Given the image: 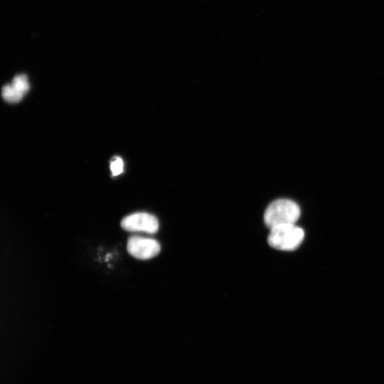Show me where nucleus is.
<instances>
[{
    "label": "nucleus",
    "mask_w": 384,
    "mask_h": 384,
    "mask_svg": "<svg viewBox=\"0 0 384 384\" xmlns=\"http://www.w3.org/2000/svg\"><path fill=\"white\" fill-rule=\"evenodd\" d=\"M300 207L293 201L286 199L272 203L264 214V222L271 229L286 225H295L300 218Z\"/></svg>",
    "instance_id": "f257e3e1"
},
{
    "label": "nucleus",
    "mask_w": 384,
    "mask_h": 384,
    "mask_svg": "<svg viewBox=\"0 0 384 384\" xmlns=\"http://www.w3.org/2000/svg\"><path fill=\"white\" fill-rule=\"evenodd\" d=\"M304 231L295 225H286L271 229L268 238L269 244L281 251H293L302 244Z\"/></svg>",
    "instance_id": "f03ea898"
},
{
    "label": "nucleus",
    "mask_w": 384,
    "mask_h": 384,
    "mask_svg": "<svg viewBox=\"0 0 384 384\" xmlns=\"http://www.w3.org/2000/svg\"><path fill=\"white\" fill-rule=\"evenodd\" d=\"M120 226L123 230L129 232H145L155 234L159 230L157 219L148 213H137L125 218Z\"/></svg>",
    "instance_id": "7ed1b4c3"
},
{
    "label": "nucleus",
    "mask_w": 384,
    "mask_h": 384,
    "mask_svg": "<svg viewBox=\"0 0 384 384\" xmlns=\"http://www.w3.org/2000/svg\"><path fill=\"white\" fill-rule=\"evenodd\" d=\"M128 252L139 260H148L157 256L161 250L160 244L154 239L131 237L128 241Z\"/></svg>",
    "instance_id": "20e7f679"
},
{
    "label": "nucleus",
    "mask_w": 384,
    "mask_h": 384,
    "mask_svg": "<svg viewBox=\"0 0 384 384\" xmlns=\"http://www.w3.org/2000/svg\"><path fill=\"white\" fill-rule=\"evenodd\" d=\"M30 88L28 77L25 74L18 75L14 78L12 84L3 88L2 96L4 100L10 103H19L28 93Z\"/></svg>",
    "instance_id": "39448f33"
},
{
    "label": "nucleus",
    "mask_w": 384,
    "mask_h": 384,
    "mask_svg": "<svg viewBox=\"0 0 384 384\" xmlns=\"http://www.w3.org/2000/svg\"><path fill=\"white\" fill-rule=\"evenodd\" d=\"M124 163L120 157H115L111 163V170L112 175L116 176L123 172Z\"/></svg>",
    "instance_id": "423d86ee"
}]
</instances>
